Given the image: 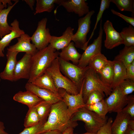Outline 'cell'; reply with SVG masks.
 I'll list each match as a JSON object with an SVG mask.
<instances>
[{"mask_svg": "<svg viewBox=\"0 0 134 134\" xmlns=\"http://www.w3.org/2000/svg\"><path fill=\"white\" fill-rule=\"evenodd\" d=\"M74 128L71 127H68L62 133V134H73Z\"/></svg>", "mask_w": 134, "mask_h": 134, "instance_id": "cell-44", "label": "cell"}, {"mask_svg": "<svg viewBox=\"0 0 134 134\" xmlns=\"http://www.w3.org/2000/svg\"><path fill=\"white\" fill-rule=\"evenodd\" d=\"M114 60L121 62L126 67L134 61V46H125Z\"/></svg>", "mask_w": 134, "mask_h": 134, "instance_id": "cell-26", "label": "cell"}, {"mask_svg": "<svg viewBox=\"0 0 134 134\" xmlns=\"http://www.w3.org/2000/svg\"><path fill=\"white\" fill-rule=\"evenodd\" d=\"M124 134H134V130L128 127V128Z\"/></svg>", "mask_w": 134, "mask_h": 134, "instance_id": "cell-48", "label": "cell"}, {"mask_svg": "<svg viewBox=\"0 0 134 134\" xmlns=\"http://www.w3.org/2000/svg\"><path fill=\"white\" fill-rule=\"evenodd\" d=\"M58 57L54 60L46 71L51 77L57 90L63 89L70 94L77 95L80 91L77 87L61 72Z\"/></svg>", "mask_w": 134, "mask_h": 134, "instance_id": "cell-5", "label": "cell"}, {"mask_svg": "<svg viewBox=\"0 0 134 134\" xmlns=\"http://www.w3.org/2000/svg\"><path fill=\"white\" fill-rule=\"evenodd\" d=\"M108 60L103 54L100 53L96 55L91 60L88 66L99 74L107 63Z\"/></svg>", "mask_w": 134, "mask_h": 134, "instance_id": "cell-29", "label": "cell"}, {"mask_svg": "<svg viewBox=\"0 0 134 134\" xmlns=\"http://www.w3.org/2000/svg\"><path fill=\"white\" fill-rule=\"evenodd\" d=\"M47 21L46 18L39 21L36 30L31 37L32 43L38 50L44 48L49 44L52 35L49 29L46 28Z\"/></svg>", "mask_w": 134, "mask_h": 134, "instance_id": "cell-9", "label": "cell"}, {"mask_svg": "<svg viewBox=\"0 0 134 134\" xmlns=\"http://www.w3.org/2000/svg\"></svg>", "mask_w": 134, "mask_h": 134, "instance_id": "cell-51", "label": "cell"}, {"mask_svg": "<svg viewBox=\"0 0 134 134\" xmlns=\"http://www.w3.org/2000/svg\"><path fill=\"white\" fill-rule=\"evenodd\" d=\"M40 122L34 106L29 108L24 119V125L25 128L35 126Z\"/></svg>", "mask_w": 134, "mask_h": 134, "instance_id": "cell-33", "label": "cell"}, {"mask_svg": "<svg viewBox=\"0 0 134 134\" xmlns=\"http://www.w3.org/2000/svg\"><path fill=\"white\" fill-rule=\"evenodd\" d=\"M74 43L71 42L66 47L62 49L59 53V57L67 61H71L72 63L78 65L81 54L76 49Z\"/></svg>", "mask_w": 134, "mask_h": 134, "instance_id": "cell-22", "label": "cell"}, {"mask_svg": "<svg viewBox=\"0 0 134 134\" xmlns=\"http://www.w3.org/2000/svg\"><path fill=\"white\" fill-rule=\"evenodd\" d=\"M31 83L39 87L48 90L61 97L59 90L56 88L51 77L46 71Z\"/></svg>", "mask_w": 134, "mask_h": 134, "instance_id": "cell-23", "label": "cell"}, {"mask_svg": "<svg viewBox=\"0 0 134 134\" xmlns=\"http://www.w3.org/2000/svg\"><path fill=\"white\" fill-rule=\"evenodd\" d=\"M114 61L108 60V63L99 73L102 82L110 88L114 75Z\"/></svg>", "mask_w": 134, "mask_h": 134, "instance_id": "cell-27", "label": "cell"}, {"mask_svg": "<svg viewBox=\"0 0 134 134\" xmlns=\"http://www.w3.org/2000/svg\"><path fill=\"white\" fill-rule=\"evenodd\" d=\"M85 107L104 119L107 117L106 115L108 112V106L104 99L92 104L85 105Z\"/></svg>", "mask_w": 134, "mask_h": 134, "instance_id": "cell-30", "label": "cell"}, {"mask_svg": "<svg viewBox=\"0 0 134 134\" xmlns=\"http://www.w3.org/2000/svg\"><path fill=\"white\" fill-rule=\"evenodd\" d=\"M59 65L62 73L70 79L80 91L87 67L83 68L77 65L64 61L59 57Z\"/></svg>", "mask_w": 134, "mask_h": 134, "instance_id": "cell-7", "label": "cell"}, {"mask_svg": "<svg viewBox=\"0 0 134 134\" xmlns=\"http://www.w3.org/2000/svg\"><path fill=\"white\" fill-rule=\"evenodd\" d=\"M51 45L38 50L32 56V67L28 82L31 83L46 71L53 62L59 56V53Z\"/></svg>", "mask_w": 134, "mask_h": 134, "instance_id": "cell-2", "label": "cell"}, {"mask_svg": "<svg viewBox=\"0 0 134 134\" xmlns=\"http://www.w3.org/2000/svg\"><path fill=\"white\" fill-rule=\"evenodd\" d=\"M74 29L68 27L60 36H52L49 44L56 50H62L67 46L72 41Z\"/></svg>", "mask_w": 134, "mask_h": 134, "instance_id": "cell-19", "label": "cell"}, {"mask_svg": "<svg viewBox=\"0 0 134 134\" xmlns=\"http://www.w3.org/2000/svg\"><path fill=\"white\" fill-rule=\"evenodd\" d=\"M128 127L129 128L134 130V120L131 119L129 121L128 124Z\"/></svg>", "mask_w": 134, "mask_h": 134, "instance_id": "cell-47", "label": "cell"}, {"mask_svg": "<svg viewBox=\"0 0 134 134\" xmlns=\"http://www.w3.org/2000/svg\"><path fill=\"white\" fill-rule=\"evenodd\" d=\"M5 129L3 123L0 121V134H9L5 131Z\"/></svg>", "mask_w": 134, "mask_h": 134, "instance_id": "cell-45", "label": "cell"}, {"mask_svg": "<svg viewBox=\"0 0 134 134\" xmlns=\"http://www.w3.org/2000/svg\"><path fill=\"white\" fill-rule=\"evenodd\" d=\"M17 39V42L10 46L7 49V51L25 52L32 56L38 51L35 45L31 43V37L28 34L25 33L23 34Z\"/></svg>", "mask_w": 134, "mask_h": 134, "instance_id": "cell-14", "label": "cell"}, {"mask_svg": "<svg viewBox=\"0 0 134 134\" xmlns=\"http://www.w3.org/2000/svg\"><path fill=\"white\" fill-rule=\"evenodd\" d=\"M71 117L67 106L62 100L52 104L47 120L41 129V134L55 130L63 132L68 127L75 128L78 124L77 122L71 121Z\"/></svg>", "mask_w": 134, "mask_h": 134, "instance_id": "cell-1", "label": "cell"}, {"mask_svg": "<svg viewBox=\"0 0 134 134\" xmlns=\"http://www.w3.org/2000/svg\"><path fill=\"white\" fill-rule=\"evenodd\" d=\"M105 94L97 90L91 92L88 96L86 105L92 104L104 100Z\"/></svg>", "mask_w": 134, "mask_h": 134, "instance_id": "cell-36", "label": "cell"}, {"mask_svg": "<svg viewBox=\"0 0 134 134\" xmlns=\"http://www.w3.org/2000/svg\"><path fill=\"white\" fill-rule=\"evenodd\" d=\"M11 31L9 34L3 36L0 40V57H3L4 49L8 46L13 39L19 37L25 33L24 31L19 27V22L15 19L11 23Z\"/></svg>", "mask_w": 134, "mask_h": 134, "instance_id": "cell-17", "label": "cell"}, {"mask_svg": "<svg viewBox=\"0 0 134 134\" xmlns=\"http://www.w3.org/2000/svg\"><path fill=\"white\" fill-rule=\"evenodd\" d=\"M130 25L123 28L120 33L123 44L127 46H134V28Z\"/></svg>", "mask_w": 134, "mask_h": 134, "instance_id": "cell-32", "label": "cell"}, {"mask_svg": "<svg viewBox=\"0 0 134 134\" xmlns=\"http://www.w3.org/2000/svg\"><path fill=\"white\" fill-rule=\"evenodd\" d=\"M4 8H5V7L2 3V0H0V12L4 9Z\"/></svg>", "mask_w": 134, "mask_h": 134, "instance_id": "cell-49", "label": "cell"}, {"mask_svg": "<svg viewBox=\"0 0 134 134\" xmlns=\"http://www.w3.org/2000/svg\"><path fill=\"white\" fill-rule=\"evenodd\" d=\"M108 106V112L121 111L127 105L128 96L122 93L119 86L115 87L109 96L104 100Z\"/></svg>", "mask_w": 134, "mask_h": 134, "instance_id": "cell-10", "label": "cell"}, {"mask_svg": "<svg viewBox=\"0 0 134 134\" xmlns=\"http://www.w3.org/2000/svg\"><path fill=\"white\" fill-rule=\"evenodd\" d=\"M130 115L132 119H134V96L131 95L128 96L127 105L122 110Z\"/></svg>", "mask_w": 134, "mask_h": 134, "instance_id": "cell-38", "label": "cell"}, {"mask_svg": "<svg viewBox=\"0 0 134 134\" xmlns=\"http://www.w3.org/2000/svg\"><path fill=\"white\" fill-rule=\"evenodd\" d=\"M32 56L25 53L22 58L17 61L14 71V81L21 79H29L32 67Z\"/></svg>", "mask_w": 134, "mask_h": 134, "instance_id": "cell-13", "label": "cell"}, {"mask_svg": "<svg viewBox=\"0 0 134 134\" xmlns=\"http://www.w3.org/2000/svg\"><path fill=\"white\" fill-rule=\"evenodd\" d=\"M111 10L113 14L121 18L130 24L133 27H134V17H130L126 16L113 9H111Z\"/></svg>", "mask_w": 134, "mask_h": 134, "instance_id": "cell-42", "label": "cell"}, {"mask_svg": "<svg viewBox=\"0 0 134 134\" xmlns=\"http://www.w3.org/2000/svg\"><path fill=\"white\" fill-rule=\"evenodd\" d=\"M62 0H37L34 15L46 12H50L53 9L55 4L59 5Z\"/></svg>", "mask_w": 134, "mask_h": 134, "instance_id": "cell-28", "label": "cell"}, {"mask_svg": "<svg viewBox=\"0 0 134 134\" xmlns=\"http://www.w3.org/2000/svg\"><path fill=\"white\" fill-rule=\"evenodd\" d=\"M82 88V84L79 93L76 95L70 94L63 89L59 90L62 100L67 106L71 116L79 109L84 107L85 106L83 97Z\"/></svg>", "mask_w": 134, "mask_h": 134, "instance_id": "cell-11", "label": "cell"}, {"mask_svg": "<svg viewBox=\"0 0 134 134\" xmlns=\"http://www.w3.org/2000/svg\"><path fill=\"white\" fill-rule=\"evenodd\" d=\"M13 99L16 101L26 105L29 108L35 106L43 100L34 93L27 91L19 92L14 96Z\"/></svg>", "mask_w": 134, "mask_h": 134, "instance_id": "cell-21", "label": "cell"}, {"mask_svg": "<svg viewBox=\"0 0 134 134\" xmlns=\"http://www.w3.org/2000/svg\"><path fill=\"white\" fill-rule=\"evenodd\" d=\"M103 31L106 36L104 41V45L107 49H111L123 44L120 33L117 32L113 27L112 23L107 20L104 23Z\"/></svg>", "mask_w": 134, "mask_h": 134, "instance_id": "cell-12", "label": "cell"}, {"mask_svg": "<svg viewBox=\"0 0 134 134\" xmlns=\"http://www.w3.org/2000/svg\"><path fill=\"white\" fill-rule=\"evenodd\" d=\"M111 2L115 4L121 11H126L134 13V0H110Z\"/></svg>", "mask_w": 134, "mask_h": 134, "instance_id": "cell-34", "label": "cell"}, {"mask_svg": "<svg viewBox=\"0 0 134 134\" xmlns=\"http://www.w3.org/2000/svg\"><path fill=\"white\" fill-rule=\"evenodd\" d=\"M62 132L57 130H53L45 132L40 134H62Z\"/></svg>", "mask_w": 134, "mask_h": 134, "instance_id": "cell-46", "label": "cell"}, {"mask_svg": "<svg viewBox=\"0 0 134 134\" xmlns=\"http://www.w3.org/2000/svg\"><path fill=\"white\" fill-rule=\"evenodd\" d=\"M59 6H63L68 12H74L82 16L89 12V7L85 0H62Z\"/></svg>", "mask_w": 134, "mask_h": 134, "instance_id": "cell-15", "label": "cell"}, {"mask_svg": "<svg viewBox=\"0 0 134 134\" xmlns=\"http://www.w3.org/2000/svg\"><path fill=\"white\" fill-rule=\"evenodd\" d=\"M114 61V75L110 88L112 90L119 85L126 78V68L121 62Z\"/></svg>", "mask_w": 134, "mask_h": 134, "instance_id": "cell-25", "label": "cell"}, {"mask_svg": "<svg viewBox=\"0 0 134 134\" xmlns=\"http://www.w3.org/2000/svg\"><path fill=\"white\" fill-rule=\"evenodd\" d=\"M107 118H103L95 112L88 110L85 107L80 108L71 116L72 122L78 121L83 122L87 132L97 133L106 123Z\"/></svg>", "mask_w": 134, "mask_h": 134, "instance_id": "cell-4", "label": "cell"}, {"mask_svg": "<svg viewBox=\"0 0 134 134\" xmlns=\"http://www.w3.org/2000/svg\"><path fill=\"white\" fill-rule=\"evenodd\" d=\"M18 53L7 51L6 65L4 70L0 73V77L1 79L14 81V71L17 62V56Z\"/></svg>", "mask_w": 134, "mask_h": 134, "instance_id": "cell-18", "label": "cell"}, {"mask_svg": "<svg viewBox=\"0 0 134 134\" xmlns=\"http://www.w3.org/2000/svg\"><path fill=\"white\" fill-rule=\"evenodd\" d=\"M126 68V79L134 81V61Z\"/></svg>", "mask_w": 134, "mask_h": 134, "instance_id": "cell-41", "label": "cell"}, {"mask_svg": "<svg viewBox=\"0 0 134 134\" xmlns=\"http://www.w3.org/2000/svg\"><path fill=\"white\" fill-rule=\"evenodd\" d=\"M97 133H92V132H87L86 133L82 134H96Z\"/></svg>", "mask_w": 134, "mask_h": 134, "instance_id": "cell-50", "label": "cell"}, {"mask_svg": "<svg viewBox=\"0 0 134 134\" xmlns=\"http://www.w3.org/2000/svg\"><path fill=\"white\" fill-rule=\"evenodd\" d=\"M25 87L26 91L33 93L43 100L52 104L62 100L61 97L51 91L37 86L31 83L28 82Z\"/></svg>", "mask_w": 134, "mask_h": 134, "instance_id": "cell-16", "label": "cell"}, {"mask_svg": "<svg viewBox=\"0 0 134 134\" xmlns=\"http://www.w3.org/2000/svg\"><path fill=\"white\" fill-rule=\"evenodd\" d=\"M110 2V0H101L100 8L97 15L96 23L90 36L87 41L88 43L93 35L94 31L96 29L98 23L101 19L104 11L106 9L109 8Z\"/></svg>", "mask_w": 134, "mask_h": 134, "instance_id": "cell-35", "label": "cell"}, {"mask_svg": "<svg viewBox=\"0 0 134 134\" xmlns=\"http://www.w3.org/2000/svg\"><path fill=\"white\" fill-rule=\"evenodd\" d=\"M82 86L83 97L85 104L88 96L93 91H99L107 96H109L112 91L110 87L102 82L98 74L88 66L85 72Z\"/></svg>", "mask_w": 134, "mask_h": 134, "instance_id": "cell-3", "label": "cell"}, {"mask_svg": "<svg viewBox=\"0 0 134 134\" xmlns=\"http://www.w3.org/2000/svg\"><path fill=\"white\" fill-rule=\"evenodd\" d=\"M52 104L42 100L35 106L40 121H45L50 113Z\"/></svg>", "mask_w": 134, "mask_h": 134, "instance_id": "cell-31", "label": "cell"}, {"mask_svg": "<svg viewBox=\"0 0 134 134\" xmlns=\"http://www.w3.org/2000/svg\"><path fill=\"white\" fill-rule=\"evenodd\" d=\"M94 13V10L90 11L84 17L78 20V29L73 36L72 41L75 47L84 51L88 46L87 35L90 29L91 18Z\"/></svg>", "mask_w": 134, "mask_h": 134, "instance_id": "cell-6", "label": "cell"}, {"mask_svg": "<svg viewBox=\"0 0 134 134\" xmlns=\"http://www.w3.org/2000/svg\"><path fill=\"white\" fill-rule=\"evenodd\" d=\"M26 3L28 5L31 9L33 10L34 9L33 6L36 1L35 0H24Z\"/></svg>", "mask_w": 134, "mask_h": 134, "instance_id": "cell-43", "label": "cell"}, {"mask_svg": "<svg viewBox=\"0 0 134 134\" xmlns=\"http://www.w3.org/2000/svg\"><path fill=\"white\" fill-rule=\"evenodd\" d=\"M15 2L10 6H8L0 12V38L10 33L12 27L8 24L7 18L8 16L12 9L19 1L15 0Z\"/></svg>", "mask_w": 134, "mask_h": 134, "instance_id": "cell-24", "label": "cell"}, {"mask_svg": "<svg viewBox=\"0 0 134 134\" xmlns=\"http://www.w3.org/2000/svg\"><path fill=\"white\" fill-rule=\"evenodd\" d=\"M45 121H40L35 126L25 128L19 134H40L42 126Z\"/></svg>", "mask_w": 134, "mask_h": 134, "instance_id": "cell-39", "label": "cell"}, {"mask_svg": "<svg viewBox=\"0 0 134 134\" xmlns=\"http://www.w3.org/2000/svg\"><path fill=\"white\" fill-rule=\"evenodd\" d=\"M118 86L123 94L127 96L134 91V81L126 79Z\"/></svg>", "mask_w": 134, "mask_h": 134, "instance_id": "cell-37", "label": "cell"}, {"mask_svg": "<svg viewBox=\"0 0 134 134\" xmlns=\"http://www.w3.org/2000/svg\"><path fill=\"white\" fill-rule=\"evenodd\" d=\"M102 22L101 19L98 37L94 40L92 44L87 46L81 54L77 65L80 67L85 68L88 66L91 60L96 55L101 53L103 31Z\"/></svg>", "mask_w": 134, "mask_h": 134, "instance_id": "cell-8", "label": "cell"}, {"mask_svg": "<svg viewBox=\"0 0 134 134\" xmlns=\"http://www.w3.org/2000/svg\"><path fill=\"white\" fill-rule=\"evenodd\" d=\"M113 122L112 118L110 117L106 123L97 132L96 134H112L111 126Z\"/></svg>", "mask_w": 134, "mask_h": 134, "instance_id": "cell-40", "label": "cell"}, {"mask_svg": "<svg viewBox=\"0 0 134 134\" xmlns=\"http://www.w3.org/2000/svg\"><path fill=\"white\" fill-rule=\"evenodd\" d=\"M131 119L129 115L122 111L117 112L116 118L111 125L112 134H124Z\"/></svg>", "mask_w": 134, "mask_h": 134, "instance_id": "cell-20", "label": "cell"}]
</instances>
